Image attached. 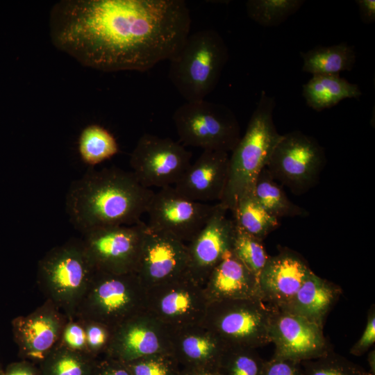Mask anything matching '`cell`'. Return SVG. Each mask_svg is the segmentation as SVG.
<instances>
[{"label":"cell","mask_w":375,"mask_h":375,"mask_svg":"<svg viewBox=\"0 0 375 375\" xmlns=\"http://www.w3.org/2000/svg\"><path fill=\"white\" fill-rule=\"evenodd\" d=\"M94 272L82 240L72 239L51 249L40 260L37 283L46 299L73 319Z\"/></svg>","instance_id":"cell-5"},{"label":"cell","mask_w":375,"mask_h":375,"mask_svg":"<svg viewBox=\"0 0 375 375\" xmlns=\"http://www.w3.org/2000/svg\"><path fill=\"white\" fill-rule=\"evenodd\" d=\"M367 362L369 365L368 372L371 375H375V351L371 350L367 355Z\"/></svg>","instance_id":"cell-43"},{"label":"cell","mask_w":375,"mask_h":375,"mask_svg":"<svg viewBox=\"0 0 375 375\" xmlns=\"http://www.w3.org/2000/svg\"><path fill=\"white\" fill-rule=\"evenodd\" d=\"M303 96L307 105L322 111L337 105L345 99H358L362 92L357 84L339 74H315L303 85Z\"/></svg>","instance_id":"cell-24"},{"label":"cell","mask_w":375,"mask_h":375,"mask_svg":"<svg viewBox=\"0 0 375 375\" xmlns=\"http://www.w3.org/2000/svg\"><path fill=\"white\" fill-rule=\"evenodd\" d=\"M231 212L237 226L262 241L280 225L278 219L260 206L253 190L241 195Z\"/></svg>","instance_id":"cell-27"},{"label":"cell","mask_w":375,"mask_h":375,"mask_svg":"<svg viewBox=\"0 0 375 375\" xmlns=\"http://www.w3.org/2000/svg\"><path fill=\"white\" fill-rule=\"evenodd\" d=\"M208 301L189 274L147 290L146 311L169 330L203 322Z\"/></svg>","instance_id":"cell-11"},{"label":"cell","mask_w":375,"mask_h":375,"mask_svg":"<svg viewBox=\"0 0 375 375\" xmlns=\"http://www.w3.org/2000/svg\"><path fill=\"white\" fill-rule=\"evenodd\" d=\"M183 0H62L49 14L52 44L103 72H144L169 60L190 34Z\"/></svg>","instance_id":"cell-1"},{"label":"cell","mask_w":375,"mask_h":375,"mask_svg":"<svg viewBox=\"0 0 375 375\" xmlns=\"http://www.w3.org/2000/svg\"><path fill=\"white\" fill-rule=\"evenodd\" d=\"M58 345L74 352L88 354L86 335L79 319L73 318L67 321Z\"/></svg>","instance_id":"cell-36"},{"label":"cell","mask_w":375,"mask_h":375,"mask_svg":"<svg viewBox=\"0 0 375 375\" xmlns=\"http://www.w3.org/2000/svg\"><path fill=\"white\" fill-rule=\"evenodd\" d=\"M275 106L274 97L262 91L244 135L231 151L226 190L218 202L228 210H233L241 195L253 190L281 138L274 122Z\"/></svg>","instance_id":"cell-3"},{"label":"cell","mask_w":375,"mask_h":375,"mask_svg":"<svg viewBox=\"0 0 375 375\" xmlns=\"http://www.w3.org/2000/svg\"><path fill=\"white\" fill-rule=\"evenodd\" d=\"M0 375H39V370L37 364L22 359L0 369Z\"/></svg>","instance_id":"cell-40"},{"label":"cell","mask_w":375,"mask_h":375,"mask_svg":"<svg viewBox=\"0 0 375 375\" xmlns=\"http://www.w3.org/2000/svg\"><path fill=\"white\" fill-rule=\"evenodd\" d=\"M147 290L135 273L95 271L78 304L75 318L104 324L112 329L146 310Z\"/></svg>","instance_id":"cell-6"},{"label":"cell","mask_w":375,"mask_h":375,"mask_svg":"<svg viewBox=\"0 0 375 375\" xmlns=\"http://www.w3.org/2000/svg\"><path fill=\"white\" fill-rule=\"evenodd\" d=\"M304 3V0H249L245 6L253 21L264 27H274L285 22Z\"/></svg>","instance_id":"cell-30"},{"label":"cell","mask_w":375,"mask_h":375,"mask_svg":"<svg viewBox=\"0 0 375 375\" xmlns=\"http://www.w3.org/2000/svg\"><path fill=\"white\" fill-rule=\"evenodd\" d=\"M273 307L260 298L208 303L203 324L226 347L255 349L269 343Z\"/></svg>","instance_id":"cell-7"},{"label":"cell","mask_w":375,"mask_h":375,"mask_svg":"<svg viewBox=\"0 0 375 375\" xmlns=\"http://www.w3.org/2000/svg\"><path fill=\"white\" fill-rule=\"evenodd\" d=\"M229 156L226 152L203 151L173 187L193 201L220 202L228 181Z\"/></svg>","instance_id":"cell-19"},{"label":"cell","mask_w":375,"mask_h":375,"mask_svg":"<svg viewBox=\"0 0 375 375\" xmlns=\"http://www.w3.org/2000/svg\"><path fill=\"white\" fill-rule=\"evenodd\" d=\"M78 149L83 162L92 167L115 156L119 147L107 129L99 124H90L79 135Z\"/></svg>","instance_id":"cell-29"},{"label":"cell","mask_w":375,"mask_h":375,"mask_svg":"<svg viewBox=\"0 0 375 375\" xmlns=\"http://www.w3.org/2000/svg\"><path fill=\"white\" fill-rule=\"evenodd\" d=\"M262 375H303L301 362L271 358L265 360Z\"/></svg>","instance_id":"cell-38"},{"label":"cell","mask_w":375,"mask_h":375,"mask_svg":"<svg viewBox=\"0 0 375 375\" xmlns=\"http://www.w3.org/2000/svg\"><path fill=\"white\" fill-rule=\"evenodd\" d=\"M342 290L310 271L299 290L283 309L323 328L325 319L338 301Z\"/></svg>","instance_id":"cell-23"},{"label":"cell","mask_w":375,"mask_h":375,"mask_svg":"<svg viewBox=\"0 0 375 375\" xmlns=\"http://www.w3.org/2000/svg\"><path fill=\"white\" fill-rule=\"evenodd\" d=\"M228 211L217 203L203 228L186 244L188 273L202 286L224 254L231 249L235 223L233 219L228 217Z\"/></svg>","instance_id":"cell-18"},{"label":"cell","mask_w":375,"mask_h":375,"mask_svg":"<svg viewBox=\"0 0 375 375\" xmlns=\"http://www.w3.org/2000/svg\"><path fill=\"white\" fill-rule=\"evenodd\" d=\"M262 242L235 224L231 249L258 279L269 258Z\"/></svg>","instance_id":"cell-32"},{"label":"cell","mask_w":375,"mask_h":375,"mask_svg":"<svg viewBox=\"0 0 375 375\" xmlns=\"http://www.w3.org/2000/svg\"><path fill=\"white\" fill-rule=\"evenodd\" d=\"M311 269L306 261L290 250L269 256L259 278L262 299L281 308L294 296Z\"/></svg>","instance_id":"cell-20"},{"label":"cell","mask_w":375,"mask_h":375,"mask_svg":"<svg viewBox=\"0 0 375 375\" xmlns=\"http://www.w3.org/2000/svg\"><path fill=\"white\" fill-rule=\"evenodd\" d=\"M173 121L181 142L203 151L231 152L240 140V126L227 106L206 101H186Z\"/></svg>","instance_id":"cell-8"},{"label":"cell","mask_w":375,"mask_h":375,"mask_svg":"<svg viewBox=\"0 0 375 375\" xmlns=\"http://www.w3.org/2000/svg\"><path fill=\"white\" fill-rule=\"evenodd\" d=\"M96 360L57 344L38 364L39 375H93Z\"/></svg>","instance_id":"cell-28"},{"label":"cell","mask_w":375,"mask_h":375,"mask_svg":"<svg viewBox=\"0 0 375 375\" xmlns=\"http://www.w3.org/2000/svg\"><path fill=\"white\" fill-rule=\"evenodd\" d=\"M153 193L131 172L90 167L71 183L65 208L72 224L83 235L101 227L140 222Z\"/></svg>","instance_id":"cell-2"},{"label":"cell","mask_w":375,"mask_h":375,"mask_svg":"<svg viewBox=\"0 0 375 375\" xmlns=\"http://www.w3.org/2000/svg\"><path fill=\"white\" fill-rule=\"evenodd\" d=\"M217 206L193 201L173 186L154 192L146 213L148 230L169 235L185 244L190 242L206 225Z\"/></svg>","instance_id":"cell-12"},{"label":"cell","mask_w":375,"mask_h":375,"mask_svg":"<svg viewBox=\"0 0 375 375\" xmlns=\"http://www.w3.org/2000/svg\"><path fill=\"white\" fill-rule=\"evenodd\" d=\"M135 273L146 290L189 274L186 244L147 226Z\"/></svg>","instance_id":"cell-16"},{"label":"cell","mask_w":375,"mask_h":375,"mask_svg":"<svg viewBox=\"0 0 375 375\" xmlns=\"http://www.w3.org/2000/svg\"><path fill=\"white\" fill-rule=\"evenodd\" d=\"M375 342V308L372 305L367 313L365 328L359 340L351 347L350 353L355 356L365 354Z\"/></svg>","instance_id":"cell-37"},{"label":"cell","mask_w":375,"mask_h":375,"mask_svg":"<svg viewBox=\"0 0 375 375\" xmlns=\"http://www.w3.org/2000/svg\"><path fill=\"white\" fill-rule=\"evenodd\" d=\"M326 162L325 151L316 139L293 131L281 135L266 168L276 181L300 195L317 183Z\"/></svg>","instance_id":"cell-9"},{"label":"cell","mask_w":375,"mask_h":375,"mask_svg":"<svg viewBox=\"0 0 375 375\" xmlns=\"http://www.w3.org/2000/svg\"><path fill=\"white\" fill-rule=\"evenodd\" d=\"M269 338L275 347L272 356L274 358L302 362L319 358L333 350L324 335L323 328L275 307L270 322Z\"/></svg>","instance_id":"cell-14"},{"label":"cell","mask_w":375,"mask_h":375,"mask_svg":"<svg viewBox=\"0 0 375 375\" xmlns=\"http://www.w3.org/2000/svg\"><path fill=\"white\" fill-rule=\"evenodd\" d=\"M131 375H179L181 367L172 353H160L125 362Z\"/></svg>","instance_id":"cell-34"},{"label":"cell","mask_w":375,"mask_h":375,"mask_svg":"<svg viewBox=\"0 0 375 375\" xmlns=\"http://www.w3.org/2000/svg\"><path fill=\"white\" fill-rule=\"evenodd\" d=\"M179 375H221L217 368L181 367Z\"/></svg>","instance_id":"cell-42"},{"label":"cell","mask_w":375,"mask_h":375,"mask_svg":"<svg viewBox=\"0 0 375 375\" xmlns=\"http://www.w3.org/2000/svg\"><path fill=\"white\" fill-rule=\"evenodd\" d=\"M228 59L221 35L199 30L189 34L169 60V77L186 101L203 100L217 86Z\"/></svg>","instance_id":"cell-4"},{"label":"cell","mask_w":375,"mask_h":375,"mask_svg":"<svg viewBox=\"0 0 375 375\" xmlns=\"http://www.w3.org/2000/svg\"><path fill=\"white\" fill-rule=\"evenodd\" d=\"M361 21L366 24H370L375 21V1L356 0Z\"/></svg>","instance_id":"cell-41"},{"label":"cell","mask_w":375,"mask_h":375,"mask_svg":"<svg viewBox=\"0 0 375 375\" xmlns=\"http://www.w3.org/2000/svg\"><path fill=\"white\" fill-rule=\"evenodd\" d=\"M303 59L302 71L315 74H339L351 70L356 63L353 46L341 42L331 46H317L300 52Z\"/></svg>","instance_id":"cell-25"},{"label":"cell","mask_w":375,"mask_h":375,"mask_svg":"<svg viewBox=\"0 0 375 375\" xmlns=\"http://www.w3.org/2000/svg\"><path fill=\"white\" fill-rule=\"evenodd\" d=\"M93 375H131L126 364L107 356L96 360Z\"/></svg>","instance_id":"cell-39"},{"label":"cell","mask_w":375,"mask_h":375,"mask_svg":"<svg viewBox=\"0 0 375 375\" xmlns=\"http://www.w3.org/2000/svg\"><path fill=\"white\" fill-rule=\"evenodd\" d=\"M253 194L260 206L272 217H306L308 212L291 201L283 188L274 179L265 167L258 175L253 188Z\"/></svg>","instance_id":"cell-26"},{"label":"cell","mask_w":375,"mask_h":375,"mask_svg":"<svg viewBox=\"0 0 375 375\" xmlns=\"http://www.w3.org/2000/svg\"><path fill=\"white\" fill-rule=\"evenodd\" d=\"M147 224L111 226L92 230L81 239L95 271L111 274L135 273Z\"/></svg>","instance_id":"cell-13"},{"label":"cell","mask_w":375,"mask_h":375,"mask_svg":"<svg viewBox=\"0 0 375 375\" xmlns=\"http://www.w3.org/2000/svg\"><path fill=\"white\" fill-rule=\"evenodd\" d=\"M169 332L171 351L181 367L217 368L226 346L203 322Z\"/></svg>","instance_id":"cell-21"},{"label":"cell","mask_w":375,"mask_h":375,"mask_svg":"<svg viewBox=\"0 0 375 375\" xmlns=\"http://www.w3.org/2000/svg\"><path fill=\"white\" fill-rule=\"evenodd\" d=\"M203 289L208 303L231 299H262L258 278L231 249L212 269Z\"/></svg>","instance_id":"cell-22"},{"label":"cell","mask_w":375,"mask_h":375,"mask_svg":"<svg viewBox=\"0 0 375 375\" xmlns=\"http://www.w3.org/2000/svg\"><path fill=\"white\" fill-rule=\"evenodd\" d=\"M192 154L169 138L145 133L130 156V166L138 182L145 188L173 186L188 168Z\"/></svg>","instance_id":"cell-10"},{"label":"cell","mask_w":375,"mask_h":375,"mask_svg":"<svg viewBox=\"0 0 375 375\" xmlns=\"http://www.w3.org/2000/svg\"><path fill=\"white\" fill-rule=\"evenodd\" d=\"M79 319L86 335L88 354L94 359L105 356L110 344L113 329L96 321Z\"/></svg>","instance_id":"cell-35"},{"label":"cell","mask_w":375,"mask_h":375,"mask_svg":"<svg viewBox=\"0 0 375 375\" xmlns=\"http://www.w3.org/2000/svg\"><path fill=\"white\" fill-rule=\"evenodd\" d=\"M68 317L55 304L46 299L33 312L14 318L13 339L19 356L38 364L58 344Z\"/></svg>","instance_id":"cell-15"},{"label":"cell","mask_w":375,"mask_h":375,"mask_svg":"<svg viewBox=\"0 0 375 375\" xmlns=\"http://www.w3.org/2000/svg\"><path fill=\"white\" fill-rule=\"evenodd\" d=\"M160 353H172L169 330L144 310L113 328L105 356L128 362Z\"/></svg>","instance_id":"cell-17"},{"label":"cell","mask_w":375,"mask_h":375,"mask_svg":"<svg viewBox=\"0 0 375 375\" xmlns=\"http://www.w3.org/2000/svg\"><path fill=\"white\" fill-rule=\"evenodd\" d=\"M303 375H371L364 368L331 350L301 362Z\"/></svg>","instance_id":"cell-33"},{"label":"cell","mask_w":375,"mask_h":375,"mask_svg":"<svg viewBox=\"0 0 375 375\" xmlns=\"http://www.w3.org/2000/svg\"><path fill=\"white\" fill-rule=\"evenodd\" d=\"M265 362L255 349L226 347L217 369L221 375H262Z\"/></svg>","instance_id":"cell-31"}]
</instances>
